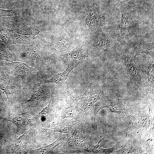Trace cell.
Segmentation results:
<instances>
[{
    "label": "cell",
    "mask_w": 154,
    "mask_h": 154,
    "mask_svg": "<svg viewBox=\"0 0 154 154\" xmlns=\"http://www.w3.org/2000/svg\"><path fill=\"white\" fill-rule=\"evenodd\" d=\"M102 24L101 16L95 9L88 7L83 13L80 25L84 31L95 32L100 30Z\"/></svg>",
    "instance_id": "1"
},
{
    "label": "cell",
    "mask_w": 154,
    "mask_h": 154,
    "mask_svg": "<svg viewBox=\"0 0 154 154\" xmlns=\"http://www.w3.org/2000/svg\"><path fill=\"white\" fill-rule=\"evenodd\" d=\"M39 32L37 29L30 27L23 24H20L15 29L12 39L15 44H33L35 36Z\"/></svg>",
    "instance_id": "2"
},
{
    "label": "cell",
    "mask_w": 154,
    "mask_h": 154,
    "mask_svg": "<svg viewBox=\"0 0 154 154\" xmlns=\"http://www.w3.org/2000/svg\"><path fill=\"white\" fill-rule=\"evenodd\" d=\"M83 127L81 125L76 128L66 143L68 148L81 150H88V147L86 139L83 136Z\"/></svg>",
    "instance_id": "3"
},
{
    "label": "cell",
    "mask_w": 154,
    "mask_h": 154,
    "mask_svg": "<svg viewBox=\"0 0 154 154\" xmlns=\"http://www.w3.org/2000/svg\"><path fill=\"white\" fill-rule=\"evenodd\" d=\"M121 56L123 62L135 84L139 87L142 86L139 68L133 58L122 51Z\"/></svg>",
    "instance_id": "4"
},
{
    "label": "cell",
    "mask_w": 154,
    "mask_h": 154,
    "mask_svg": "<svg viewBox=\"0 0 154 154\" xmlns=\"http://www.w3.org/2000/svg\"><path fill=\"white\" fill-rule=\"evenodd\" d=\"M121 17L117 27V30L122 33L123 32H127L135 35L137 39L138 36L135 26L130 13L124 7L121 6Z\"/></svg>",
    "instance_id": "5"
},
{
    "label": "cell",
    "mask_w": 154,
    "mask_h": 154,
    "mask_svg": "<svg viewBox=\"0 0 154 154\" xmlns=\"http://www.w3.org/2000/svg\"><path fill=\"white\" fill-rule=\"evenodd\" d=\"M75 40V38L73 35L62 33L53 39L50 43V46L57 51H63L70 48Z\"/></svg>",
    "instance_id": "6"
},
{
    "label": "cell",
    "mask_w": 154,
    "mask_h": 154,
    "mask_svg": "<svg viewBox=\"0 0 154 154\" xmlns=\"http://www.w3.org/2000/svg\"><path fill=\"white\" fill-rule=\"evenodd\" d=\"M101 95L97 91L91 90L85 93L80 102L78 111L82 113L88 110L100 98Z\"/></svg>",
    "instance_id": "7"
},
{
    "label": "cell",
    "mask_w": 154,
    "mask_h": 154,
    "mask_svg": "<svg viewBox=\"0 0 154 154\" xmlns=\"http://www.w3.org/2000/svg\"><path fill=\"white\" fill-rule=\"evenodd\" d=\"M90 46L96 51H101L116 45L114 40L108 37L103 36L94 37L89 41Z\"/></svg>",
    "instance_id": "8"
},
{
    "label": "cell",
    "mask_w": 154,
    "mask_h": 154,
    "mask_svg": "<svg viewBox=\"0 0 154 154\" xmlns=\"http://www.w3.org/2000/svg\"><path fill=\"white\" fill-rule=\"evenodd\" d=\"M81 62L82 61H79L78 62L71 63L68 65L64 71L58 73L49 79L41 81L40 83L36 84L40 85L45 83H61L66 80L71 71Z\"/></svg>",
    "instance_id": "9"
},
{
    "label": "cell",
    "mask_w": 154,
    "mask_h": 154,
    "mask_svg": "<svg viewBox=\"0 0 154 154\" xmlns=\"http://www.w3.org/2000/svg\"><path fill=\"white\" fill-rule=\"evenodd\" d=\"M0 89L5 93L9 105L13 100L14 92L11 85L3 73H0Z\"/></svg>",
    "instance_id": "10"
},
{
    "label": "cell",
    "mask_w": 154,
    "mask_h": 154,
    "mask_svg": "<svg viewBox=\"0 0 154 154\" xmlns=\"http://www.w3.org/2000/svg\"><path fill=\"white\" fill-rule=\"evenodd\" d=\"M33 118L27 113L15 115L12 118H9L7 120L19 127H26L31 122Z\"/></svg>",
    "instance_id": "11"
},
{
    "label": "cell",
    "mask_w": 154,
    "mask_h": 154,
    "mask_svg": "<svg viewBox=\"0 0 154 154\" xmlns=\"http://www.w3.org/2000/svg\"><path fill=\"white\" fill-rule=\"evenodd\" d=\"M27 135L24 134L20 136L16 135L15 146L13 153H23L26 151L29 141V137Z\"/></svg>",
    "instance_id": "12"
},
{
    "label": "cell",
    "mask_w": 154,
    "mask_h": 154,
    "mask_svg": "<svg viewBox=\"0 0 154 154\" xmlns=\"http://www.w3.org/2000/svg\"><path fill=\"white\" fill-rule=\"evenodd\" d=\"M75 98L72 95L63 110L61 116L62 119L66 118H76V114L74 109Z\"/></svg>",
    "instance_id": "13"
},
{
    "label": "cell",
    "mask_w": 154,
    "mask_h": 154,
    "mask_svg": "<svg viewBox=\"0 0 154 154\" xmlns=\"http://www.w3.org/2000/svg\"><path fill=\"white\" fill-rule=\"evenodd\" d=\"M64 139L61 136L52 143L40 148L39 149L32 150L31 152L35 154H49L52 153L53 150L58 145L62 143Z\"/></svg>",
    "instance_id": "14"
},
{
    "label": "cell",
    "mask_w": 154,
    "mask_h": 154,
    "mask_svg": "<svg viewBox=\"0 0 154 154\" xmlns=\"http://www.w3.org/2000/svg\"><path fill=\"white\" fill-rule=\"evenodd\" d=\"M90 53L84 49H79L68 53L64 56L66 58L82 61L87 58L90 56Z\"/></svg>",
    "instance_id": "15"
},
{
    "label": "cell",
    "mask_w": 154,
    "mask_h": 154,
    "mask_svg": "<svg viewBox=\"0 0 154 154\" xmlns=\"http://www.w3.org/2000/svg\"><path fill=\"white\" fill-rule=\"evenodd\" d=\"M9 63L15 70L19 72L32 74L34 73L37 70L35 68L30 67L22 62L11 61Z\"/></svg>",
    "instance_id": "16"
},
{
    "label": "cell",
    "mask_w": 154,
    "mask_h": 154,
    "mask_svg": "<svg viewBox=\"0 0 154 154\" xmlns=\"http://www.w3.org/2000/svg\"><path fill=\"white\" fill-rule=\"evenodd\" d=\"M102 107L101 109L103 108H107L112 112L118 113H125L127 115H128L127 110L121 103L116 102H107L106 105Z\"/></svg>",
    "instance_id": "17"
},
{
    "label": "cell",
    "mask_w": 154,
    "mask_h": 154,
    "mask_svg": "<svg viewBox=\"0 0 154 154\" xmlns=\"http://www.w3.org/2000/svg\"><path fill=\"white\" fill-rule=\"evenodd\" d=\"M138 42L137 50H138L141 53H147L151 51L154 50V41L151 43H146L142 38L139 37L137 39Z\"/></svg>",
    "instance_id": "18"
},
{
    "label": "cell",
    "mask_w": 154,
    "mask_h": 154,
    "mask_svg": "<svg viewBox=\"0 0 154 154\" xmlns=\"http://www.w3.org/2000/svg\"><path fill=\"white\" fill-rule=\"evenodd\" d=\"M40 131L45 135H48L56 132L67 134L69 132L70 128L65 125H62L51 129L42 128Z\"/></svg>",
    "instance_id": "19"
},
{
    "label": "cell",
    "mask_w": 154,
    "mask_h": 154,
    "mask_svg": "<svg viewBox=\"0 0 154 154\" xmlns=\"http://www.w3.org/2000/svg\"><path fill=\"white\" fill-rule=\"evenodd\" d=\"M6 46L3 42L0 40V59L11 62L13 58Z\"/></svg>",
    "instance_id": "20"
},
{
    "label": "cell",
    "mask_w": 154,
    "mask_h": 154,
    "mask_svg": "<svg viewBox=\"0 0 154 154\" xmlns=\"http://www.w3.org/2000/svg\"><path fill=\"white\" fill-rule=\"evenodd\" d=\"M147 80L149 87L151 90L154 89V60L150 62L147 71Z\"/></svg>",
    "instance_id": "21"
},
{
    "label": "cell",
    "mask_w": 154,
    "mask_h": 154,
    "mask_svg": "<svg viewBox=\"0 0 154 154\" xmlns=\"http://www.w3.org/2000/svg\"><path fill=\"white\" fill-rule=\"evenodd\" d=\"M1 37L3 42L7 46H8L11 42V34L8 29H6L1 26L0 27Z\"/></svg>",
    "instance_id": "22"
},
{
    "label": "cell",
    "mask_w": 154,
    "mask_h": 154,
    "mask_svg": "<svg viewBox=\"0 0 154 154\" xmlns=\"http://www.w3.org/2000/svg\"><path fill=\"white\" fill-rule=\"evenodd\" d=\"M43 94V92L42 90H36L33 93L31 97L27 100V102H29L37 100L41 98Z\"/></svg>",
    "instance_id": "23"
},
{
    "label": "cell",
    "mask_w": 154,
    "mask_h": 154,
    "mask_svg": "<svg viewBox=\"0 0 154 154\" xmlns=\"http://www.w3.org/2000/svg\"><path fill=\"white\" fill-rule=\"evenodd\" d=\"M102 140L99 141L98 143L94 146L92 149V151L95 153L102 154L109 153L110 149H103L100 145V142Z\"/></svg>",
    "instance_id": "24"
},
{
    "label": "cell",
    "mask_w": 154,
    "mask_h": 154,
    "mask_svg": "<svg viewBox=\"0 0 154 154\" xmlns=\"http://www.w3.org/2000/svg\"><path fill=\"white\" fill-rule=\"evenodd\" d=\"M51 102H50L48 106L44 108L38 113V115L45 117H48L51 111Z\"/></svg>",
    "instance_id": "25"
},
{
    "label": "cell",
    "mask_w": 154,
    "mask_h": 154,
    "mask_svg": "<svg viewBox=\"0 0 154 154\" xmlns=\"http://www.w3.org/2000/svg\"><path fill=\"white\" fill-rule=\"evenodd\" d=\"M26 54L27 56L30 58H39V56L38 53L33 50L30 49L28 50L26 52Z\"/></svg>",
    "instance_id": "26"
},
{
    "label": "cell",
    "mask_w": 154,
    "mask_h": 154,
    "mask_svg": "<svg viewBox=\"0 0 154 154\" xmlns=\"http://www.w3.org/2000/svg\"><path fill=\"white\" fill-rule=\"evenodd\" d=\"M13 11L12 10H6L0 9V17L13 16Z\"/></svg>",
    "instance_id": "27"
},
{
    "label": "cell",
    "mask_w": 154,
    "mask_h": 154,
    "mask_svg": "<svg viewBox=\"0 0 154 154\" xmlns=\"http://www.w3.org/2000/svg\"><path fill=\"white\" fill-rule=\"evenodd\" d=\"M126 1L129 2L130 0H126Z\"/></svg>",
    "instance_id": "28"
},
{
    "label": "cell",
    "mask_w": 154,
    "mask_h": 154,
    "mask_svg": "<svg viewBox=\"0 0 154 154\" xmlns=\"http://www.w3.org/2000/svg\"></svg>",
    "instance_id": "29"
}]
</instances>
